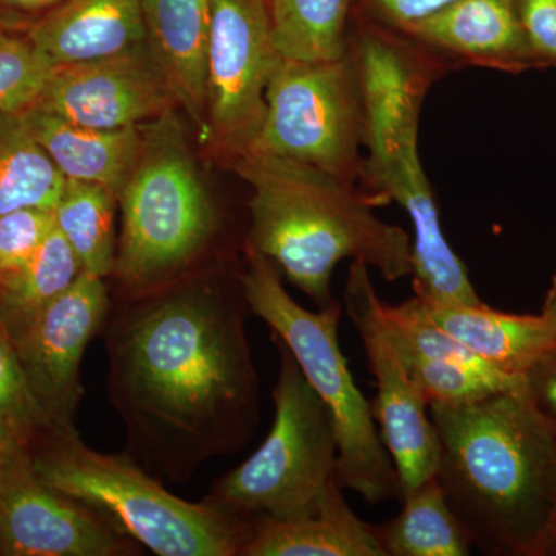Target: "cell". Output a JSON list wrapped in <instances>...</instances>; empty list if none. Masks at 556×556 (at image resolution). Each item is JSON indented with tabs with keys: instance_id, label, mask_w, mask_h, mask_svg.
<instances>
[{
	"instance_id": "11",
	"label": "cell",
	"mask_w": 556,
	"mask_h": 556,
	"mask_svg": "<svg viewBox=\"0 0 556 556\" xmlns=\"http://www.w3.org/2000/svg\"><path fill=\"white\" fill-rule=\"evenodd\" d=\"M379 295L364 263L351 262L343 306L364 343L378 393L371 412L396 468L402 495L437 477L439 439L428 404L408 378L379 317Z\"/></svg>"
},
{
	"instance_id": "36",
	"label": "cell",
	"mask_w": 556,
	"mask_h": 556,
	"mask_svg": "<svg viewBox=\"0 0 556 556\" xmlns=\"http://www.w3.org/2000/svg\"><path fill=\"white\" fill-rule=\"evenodd\" d=\"M540 556H556V501L554 514H552L551 525H548Z\"/></svg>"
},
{
	"instance_id": "17",
	"label": "cell",
	"mask_w": 556,
	"mask_h": 556,
	"mask_svg": "<svg viewBox=\"0 0 556 556\" xmlns=\"http://www.w3.org/2000/svg\"><path fill=\"white\" fill-rule=\"evenodd\" d=\"M144 43L178 108L206 130V56L212 0H141Z\"/></svg>"
},
{
	"instance_id": "38",
	"label": "cell",
	"mask_w": 556,
	"mask_h": 556,
	"mask_svg": "<svg viewBox=\"0 0 556 556\" xmlns=\"http://www.w3.org/2000/svg\"><path fill=\"white\" fill-rule=\"evenodd\" d=\"M25 447V445H24ZM9 455V453H5V455H0V466H2L3 459H5V456Z\"/></svg>"
},
{
	"instance_id": "6",
	"label": "cell",
	"mask_w": 556,
	"mask_h": 556,
	"mask_svg": "<svg viewBox=\"0 0 556 556\" xmlns=\"http://www.w3.org/2000/svg\"><path fill=\"white\" fill-rule=\"evenodd\" d=\"M118 204L123 229L112 277L121 294H146L192 274L215 239L218 214L174 115L146 126Z\"/></svg>"
},
{
	"instance_id": "13",
	"label": "cell",
	"mask_w": 556,
	"mask_h": 556,
	"mask_svg": "<svg viewBox=\"0 0 556 556\" xmlns=\"http://www.w3.org/2000/svg\"><path fill=\"white\" fill-rule=\"evenodd\" d=\"M139 544L104 515L40 481L28 447L0 466V555L129 556Z\"/></svg>"
},
{
	"instance_id": "31",
	"label": "cell",
	"mask_w": 556,
	"mask_h": 556,
	"mask_svg": "<svg viewBox=\"0 0 556 556\" xmlns=\"http://www.w3.org/2000/svg\"><path fill=\"white\" fill-rule=\"evenodd\" d=\"M533 68H556V0H518Z\"/></svg>"
},
{
	"instance_id": "19",
	"label": "cell",
	"mask_w": 556,
	"mask_h": 556,
	"mask_svg": "<svg viewBox=\"0 0 556 556\" xmlns=\"http://www.w3.org/2000/svg\"><path fill=\"white\" fill-rule=\"evenodd\" d=\"M426 308L439 327L475 357L514 378L525 379L527 369L556 346V318L543 311L504 313L484 302Z\"/></svg>"
},
{
	"instance_id": "12",
	"label": "cell",
	"mask_w": 556,
	"mask_h": 556,
	"mask_svg": "<svg viewBox=\"0 0 556 556\" xmlns=\"http://www.w3.org/2000/svg\"><path fill=\"white\" fill-rule=\"evenodd\" d=\"M110 306L104 278L83 270L64 294L11 338L50 431H78L75 419L84 394L80 365L87 346L104 329Z\"/></svg>"
},
{
	"instance_id": "27",
	"label": "cell",
	"mask_w": 556,
	"mask_h": 556,
	"mask_svg": "<svg viewBox=\"0 0 556 556\" xmlns=\"http://www.w3.org/2000/svg\"><path fill=\"white\" fill-rule=\"evenodd\" d=\"M397 354L428 407L467 404L525 382V379L506 375L484 362L430 361Z\"/></svg>"
},
{
	"instance_id": "4",
	"label": "cell",
	"mask_w": 556,
	"mask_h": 556,
	"mask_svg": "<svg viewBox=\"0 0 556 556\" xmlns=\"http://www.w3.org/2000/svg\"><path fill=\"white\" fill-rule=\"evenodd\" d=\"M28 452L40 481L93 507L155 555L241 556L254 530L207 501L175 496L129 453L97 452L78 431H43Z\"/></svg>"
},
{
	"instance_id": "26",
	"label": "cell",
	"mask_w": 556,
	"mask_h": 556,
	"mask_svg": "<svg viewBox=\"0 0 556 556\" xmlns=\"http://www.w3.org/2000/svg\"><path fill=\"white\" fill-rule=\"evenodd\" d=\"M118 197L101 186L65 181L54 222L75 254L84 273L112 277L116 263L115 212Z\"/></svg>"
},
{
	"instance_id": "16",
	"label": "cell",
	"mask_w": 556,
	"mask_h": 556,
	"mask_svg": "<svg viewBox=\"0 0 556 556\" xmlns=\"http://www.w3.org/2000/svg\"><path fill=\"white\" fill-rule=\"evenodd\" d=\"M453 67L522 73L533 68L518 0H455L402 31Z\"/></svg>"
},
{
	"instance_id": "34",
	"label": "cell",
	"mask_w": 556,
	"mask_h": 556,
	"mask_svg": "<svg viewBox=\"0 0 556 556\" xmlns=\"http://www.w3.org/2000/svg\"><path fill=\"white\" fill-rule=\"evenodd\" d=\"M27 437L14 426L13 422L9 419V417L3 416L0 413V455H5V453H10L11 450L22 447H28Z\"/></svg>"
},
{
	"instance_id": "35",
	"label": "cell",
	"mask_w": 556,
	"mask_h": 556,
	"mask_svg": "<svg viewBox=\"0 0 556 556\" xmlns=\"http://www.w3.org/2000/svg\"><path fill=\"white\" fill-rule=\"evenodd\" d=\"M62 0H0V3L20 10H43L56 7Z\"/></svg>"
},
{
	"instance_id": "1",
	"label": "cell",
	"mask_w": 556,
	"mask_h": 556,
	"mask_svg": "<svg viewBox=\"0 0 556 556\" xmlns=\"http://www.w3.org/2000/svg\"><path fill=\"white\" fill-rule=\"evenodd\" d=\"M240 270L190 276L110 306L108 390L127 453L159 479L189 481L247 447L260 419Z\"/></svg>"
},
{
	"instance_id": "15",
	"label": "cell",
	"mask_w": 556,
	"mask_h": 556,
	"mask_svg": "<svg viewBox=\"0 0 556 556\" xmlns=\"http://www.w3.org/2000/svg\"><path fill=\"white\" fill-rule=\"evenodd\" d=\"M362 177L378 204L396 201L413 226V289L426 305H477L466 265L442 232L439 208L419 156V142L393 159L364 166Z\"/></svg>"
},
{
	"instance_id": "18",
	"label": "cell",
	"mask_w": 556,
	"mask_h": 556,
	"mask_svg": "<svg viewBox=\"0 0 556 556\" xmlns=\"http://www.w3.org/2000/svg\"><path fill=\"white\" fill-rule=\"evenodd\" d=\"M28 38L53 67L135 49L146 38L141 0H62Z\"/></svg>"
},
{
	"instance_id": "3",
	"label": "cell",
	"mask_w": 556,
	"mask_h": 556,
	"mask_svg": "<svg viewBox=\"0 0 556 556\" xmlns=\"http://www.w3.org/2000/svg\"><path fill=\"white\" fill-rule=\"evenodd\" d=\"M252 189L244 248L276 263L289 283L317 306L332 298L343 260L364 263L387 281L412 277L413 239L375 214L378 201L356 182L260 152L223 164Z\"/></svg>"
},
{
	"instance_id": "2",
	"label": "cell",
	"mask_w": 556,
	"mask_h": 556,
	"mask_svg": "<svg viewBox=\"0 0 556 556\" xmlns=\"http://www.w3.org/2000/svg\"><path fill=\"white\" fill-rule=\"evenodd\" d=\"M437 479L473 547L540 556L556 501V424L525 382L478 401L430 405Z\"/></svg>"
},
{
	"instance_id": "23",
	"label": "cell",
	"mask_w": 556,
	"mask_h": 556,
	"mask_svg": "<svg viewBox=\"0 0 556 556\" xmlns=\"http://www.w3.org/2000/svg\"><path fill=\"white\" fill-rule=\"evenodd\" d=\"M65 181L25 116L0 113V217L27 207L54 211Z\"/></svg>"
},
{
	"instance_id": "33",
	"label": "cell",
	"mask_w": 556,
	"mask_h": 556,
	"mask_svg": "<svg viewBox=\"0 0 556 556\" xmlns=\"http://www.w3.org/2000/svg\"><path fill=\"white\" fill-rule=\"evenodd\" d=\"M525 387L538 409L556 424V346L527 369Z\"/></svg>"
},
{
	"instance_id": "5",
	"label": "cell",
	"mask_w": 556,
	"mask_h": 556,
	"mask_svg": "<svg viewBox=\"0 0 556 556\" xmlns=\"http://www.w3.org/2000/svg\"><path fill=\"white\" fill-rule=\"evenodd\" d=\"M247 249L240 270L249 309L283 343L303 376L327 404L339 445V479L365 503L402 500L401 481L376 427L371 404L354 382L339 343L342 305L309 311L289 295L283 274L265 255Z\"/></svg>"
},
{
	"instance_id": "24",
	"label": "cell",
	"mask_w": 556,
	"mask_h": 556,
	"mask_svg": "<svg viewBox=\"0 0 556 556\" xmlns=\"http://www.w3.org/2000/svg\"><path fill=\"white\" fill-rule=\"evenodd\" d=\"M83 274V266L56 226L21 269L0 278V320L11 338L60 298Z\"/></svg>"
},
{
	"instance_id": "39",
	"label": "cell",
	"mask_w": 556,
	"mask_h": 556,
	"mask_svg": "<svg viewBox=\"0 0 556 556\" xmlns=\"http://www.w3.org/2000/svg\"><path fill=\"white\" fill-rule=\"evenodd\" d=\"M268 2H269V0H268Z\"/></svg>"
},
{
	"instance_id": "22",
	"label": "cell",
	"mask_w": 556,
	"mask_h": 556,
	"mask_svg": "<svg viewBox=\"0 0 556 556\" xmlns=\"http://www.w3.org/2000/svg\"><path fill=\"white\" fill-rule=\"evenodd\" d=\"M397 517L371 525L383 556H467L470 536L437 477L402 495Z\"/></svg>"
},
{
	"instance_id": "21",
	"label": "cell",
	"mask_w": 556,
	"mask_h": 556,
	"mask_svg": "<svg viewBox=\"0 0 556 556\" xmlns=\"http://www.w3.org/2000/svg\"><path fill=\"white\" fill-rule=\"evenodd\" d=\"M241 556H383L371 525L338 493L316 515L260 521Z\"/></svg>"
},
{
	"instance_id": "8",
	"label": "cell",
	"mask_w": 556,
	"mask_h": 556,
	"mask_svg": "<svg viewBox=\"0 0 556 556\" xmlns=\"http://www.w3.org/2000/svg\"><path fill=\"white\" fill-rule=\"evenodd\" d=\"M365 115L353 58H281L266 90V116L248 152L266 153L357 182Z\"/></svg>"
},
{
	"instance_id": "14",
	"label": "cell",
	"mask_w": 556,
	"mask_h": 556,
	"mask_svg": "<svg viewBox=\"0 0 556 556\" xmlns=\"http://www.w3.org/2000/svg\"><path fill=\"white\" fill-rule=\"evenodd\" d=\"M177 101L146 43L61 65L31 109L91 129H126L174 115ZM30 110V109H28Z\"/></svg>"
},
{
	"instance_id": "25",
	"label": "cell",
	"mask_w": 556,
	"mask_h": 556,
	"mask_svg": "<svg viewBox=\"0 0 556 556\" xmlns=\"http://www.w3.org/2000/svg\"><path fill=\"white\" fill-rule=\"evenodd\" d=\"M269 17L274 43L287 60L345 56L353 0H269Z\"/></svg>"
},
{
	"instance_id": "10",
	"label": "cell",
	"mask_w": 556,
	"mask_h": 556,
	"mask_svg": "<svg viewBox=\"0 0 556 556\" xmlns=\"http://www.w3.org/2000/svg\"><path fill=\"white\" fill-rule=\"evenodd\" d=\"M348 51L364 104V164L382 163L419 142L427 93L455 67L404 33L361 20L351 21Z\"/></svg>"
},
{
	"instance_id": "7",
	"label": "cell",
	"mask_w": 556,
	"mask_h": 556,
	"mask_svg": "<svg viewBox=\"0 0 556 556\" xmlns=\"http://www.w3.org/2000/svg\"><path fill=\"white\" fill-rule=\"evenodd\" d=\"M268 437L244 463L219 477L204 501L251 525L291 521L321 510L338 493L339 445L331 412L283 343Z\"/></svg>"
},
{
	"instance_id": "9",
	"label": "cell",
	"mask_w": 556,
	"mask_h": 556,
	"mask_svg": "<svg viewBox=\"0 0 556 556\" xmlns=\"http://www.w3.org/2000/svg\"><path fill=\"white\" fill-rule=\"evenodd\" d=\"M281 58L268 0H212L206 130L200 141L222 166L254 146L266 116V90Z\"/></svg>"
},
{
	"instance_id": "29",
	"label": "cell",
	"mask_w": 556,
	"mask_h": 556,
	"mask_svg": "<svg viewBox=\"0 0 556 556\" xmlns=\"http://www.w3.org/2000/svg\"><path fill=\"white\" fill-rule=\"evenodd\" d=\"M0 413L9 417L28 442L49 431V422L42 415L22 371L13 339L0 320ZM30 445V444H28Z\"/></svg>"
},
{
	"instance_id": "37",
	"label": "cell",
	"mask_w": 556,
	"mask_h": 556,
	"mask_svg": "<svg viewBox=\"0 0 556 556\" xmlns=\"http://www.w3.org/2000/svg\"><path fill=\"white\" fill-rule=\"evenodd\" d=\"M541 311L556 318V270L554 276H552L551 285H548L546 291V298H544L543 309Z\"/></svg>"
},
{
	"instance_id": "30",
	"label": "cell",
	"mask_w": 556,
	"mask_h": 556,
	"mask_svg": "<svg viewBox=\"0 0 556 556\" xmlns=\"http://www.w3.org/2000/svg\"><path fill=\"white\" fill-rule=\"evenodd\" d=\"M56 226L54 211L27 207L0 217V278L21 269Z\"/></svg>"
},
{
	"instance_id": "20",
	"label": "cell",
	"mask_w": 556,
	"mask_h": 556,
	"mask_svg": "<svg viewBox=\"0 0 556 556\" xmlns=\"http://www.w3.org/2000/svg\"><path fill=\"white\" fill-rule=\"evenodd\" d=\"M54 166L67 179L101 186L119 199L146 144V126L91 129L30 109L22 113Z\"/></svg>"
},
{
	"instance_id": "32",
	"label": "cell",
	"mask_w": 556,
	"mask_h": 556,
	"mask_svg": "<svg viewBox=\"0 0 556 556\" xmlns=\"http://www.w3.org/2000/svg\"><path fill=\"white\" fill-rule=\"evenodd\" d=\"M455 0H353V20L405 31Z\"/></svg>"
},
{
	"instance_id": "28",
	"label": "cell",
	"mask_w": 556,
	"mask_h": 556,
	"mask_svg": "<svg viewBox=\"0 0 556 556\" xmlns=\"http://www.w3.org/2000/svg\"><path fill=\"white\" fill-rule=\"evenodd\" d=\"M53 68L30 38L0 30V113L31 109Z\"/></svg>"
}]
</instances>
